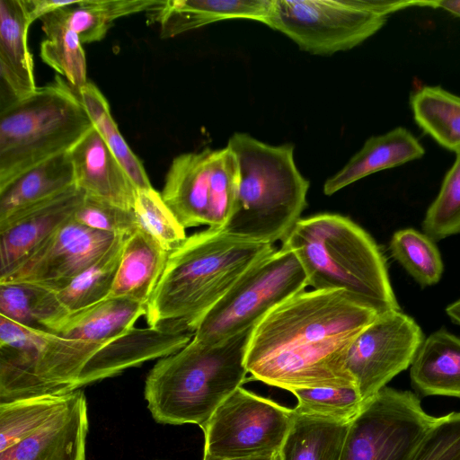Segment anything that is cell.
<instances>
[{"instance_id": "6da1fadb", "label": "cell", "mask_w": 460, "mask_h": 460, "mask_svg": "<svg viewBox=\"0 0 460 460\" xmlns=\"http://www.w3.org/2000/svg\"><path fill=\"white\" fill-rule=\"evenodd\" d=\"M377 314L341 290L295 295L254 326L245 357L251 379L287 391L357 385L348 353Z\"/></svg>"}, {"instance_id": "7a4b0ae2", "label": "cell", "mask_w": 460, "mask_h": 460, "mask_svg": "<svg viewBox=\"0 0 460 460\" xmlns=\"http://www.w3.org/2000/svg\"><path fill=\"white\" fill-rule=\"evenodd\" d=\"M276 249L208 227L172 252L147 305L148 326L195 332L211 308L255 263Z\"/></svg>"}, {"instance_id": "3957f363", "label": "cell", "mask_w": 460, "mask_h": 460, "mask_svg": "<svg viewBox=\"0 0 460 460\" xmlns=\"http://www.w3.org/2000/svg\"><path fill=\"white\" fill-rule=\"evenodd\" d=\"M281 247L296 254L314 289L344 291L378 314L400 310L383 252L349 218L330 213L300 218Z\"/></svg>"}, {"instance_id": "277c9868", "label": "cell", "mask_w": 460, "mask_h": 460, "mask_svg": "<svg viewBox=\"0 0 460 460\" xmlns=\"http://www.w3.org/2000/svg\"><path fill=\"white\" fill-rule=\"evenodd\" d=\"M254 327L218 343L192 339L161 358L146 379L145 398L160 423L201 429L219 405L246 381L245 357Z\"/></svg>"}, {"instance_id": "5b68a950", "label": "cell", "mask_w": 460, "mask_h": 460, "mask_svg": "<svg viewBox=\"0 0 460 460\" xmlns=\"http://www.w3.org/2000/svg\"><path fill=\"white\" fill-rule=\"evenodd\" d=\"M227 146L238 161L239 185L222 230L257 243L283 242L300 220L310 185L295 163V146L270 145L235 132Z\"/></svg>"}, {"instance_id": "8992f818", "label": "cell", "mask_w": 460, "mask_h": 460, "mask_svg": "<svg viewBox=\"0 0 460 460\" xmlns=\"http://www.w3.org/2000/svg\"><path fill=\"white\" fill-rule=\"evenodd\" d=\"M93 124L60 76L0 110V190L27 170L69 150Z\"/></svg>"}, {"instance_id": "52a82bcc", "label": "cell", "mask_w": 460, "mask_h": 460, "mask_svg": "<svg viewBox=\"0 0 460 460\" xmlns=\"http://www.w3.org/2000/svg\"><path fill=\"white\" fill-rule=\"evenodd\" d=\"M106 342L66 339L0 315V403L77 390L84 366Z\"/></svg>"}, {"instance_id": "ba28073f", "label": "cell", "mask_w": 460, "mask_h": 460, "mask_svg": "<svg viewBox=\"0 0 460 460\" xmlns=\"http://www.w3.org/2000/svg\"><path fill=\"white\" fill-rule=\"evenodd\" d=\"M391 0H273L265 24L313 55L351 49L396 12Z\"/></svg>"}, {"instance_id": "9c48e42d", "label": "cell", "mask_w": 460, "mask_h": 460, "mask_svg": "<svg viewBox=\"0 0 460 460\" xmlns=\"http://www.w3.org/2000/svg\"><path fill=\"white\" fill-rule=\"evenodd\" d=\"M308 287L296 254L281 247L251 267L210 309L193 339L208 344L254 327L276 306Z\"/></svg>"}, {"instance_id": "30bf717a", "label": "cell", "mask_w": 460, "mask_h": 460, "mask_svg": "<svg viewBox=\"0 0 460 460\" xmlns=\"http://www.w3.org/2000/svg\"><path fill=\"white\" fill-rule=\"evenodd\" d=\"M239 164L229 146L205 148L176 156L161 192L165 204L186 228L222 229L235 203Z\"/></svg>"}, {"instance_id": "8fae6325", "label": "cell", "mask_w": 460, "mask_h": 460, "mask_svg": "<svg viewBox=\"0 0 460 460\" xmlns=\"http://www.w3.org/2000/svg\"><path fill=\"white\" fill-rule=\"evenodd\" d=\"M436 419L415 394L385 386L349 422L340 460H414Z\"/></svg>"}, {"instance_id": "7c38bea8", "label": "cell", "mask_w": 460, "mask_h": 460, "mask_svg": "<svg viewBox=\"0 0 460 460\" xmlns=\"http://www.w3.org/2000/svg\"><path fill=\"white\" fill-rule=\"evenodd\" d=\"M293 418V408L241 386L219 405L202 428L204 455L239 458L279 454Z\"/></svg>"}, {"instance_id": "4fadbf2b", "label": "cell", "mask_w": 460, "mask_h": 460, "mask_svg": "<svg viewBox=\"0 0 460 460\" xmlns=\"http://www.w3.org/2000/svg\"><path fill=\"white\" fill-rule=\"evenodd\" d=\"M423 341L420 327L400 310L377 314L358 333L349 350L347 368L364 403L411 366Z\"/></svg>"}, {"instance_id": "5bb4252c", "label": "cell", "mask_w": 460, "mask_h": 460, "mask_svg": "<svg viewBox=\"0 0 460 460\" xmlns=\"http://www.w3.org/2000/svg\"><path fill=\"white\" fill-rule=\"evenodd\" d=\"M119 235L89 228L72 218L1 276L0 283H28L58 292L100 260Z\"/></svg>"}, {"instance_id": "9a60e30c", "label": "cell", "mask_w": 460, "mask_h": 460, "mask_svg": "<svg viewBox=\"0 0 460 460\" xmlns=\"http://www.w3.org/2000/svg\"><path fill=\"white\" fill-rule=\"evenodd\" d=\"M84 197L75 185L0 224V277L71 220Z\"/></svg>"}, {"instance_id": "2e32d148", "label": "cell", "mask_w": 460, "mask_h": 460, "mask_svg": "<svg viewBox=\"0 0 460 460\" xmlns=\"http://www.w3.org/2000/svg\"><path fill=\"white\" fill-rule=\"evenodd\" d=\"M193 337L194 333L190 332L133 327L106 342L92 356L79 374L77 389L146 361L172 355L185 347Z\"/></svg>"}, {"instance_id": "e0dca14e", "label": "cell", "mask_w": 460, "mask_h": 460, "mask_svg": "<svg viewBox=\"0 0 460 460\" xmlns=\"http://www.w3.org/2000/svg\"><path fill=\"white\" fill-rule=\"evenodd\" d=\"M68 155L75 184L85 195L133 210L137 189L94 127Z\"/></svg>"}, {"instance_id": "ac0fdd59", "label": "cell", "mask_w": 460, "mask_h": 460, "mask_svg": "<svg viewBox=\"0 0 460 460\" xmlns=\"http://www.w3.org/2000/svg\"><path fill=\"white\" fill-rule=\"evenodd\" d=\"M25 0H0V110L37 90Z\"/></svg>"}, {"instance_id": "d6986e66", "label": "cell", "mask_w": 460, "mask_h": 460, "mask_svg": "<svg viewBox=\"0 0 460 460\" xmlns=\"http://www.w3.org/2000/svg\"><path fill=\"white\" fill-rule=\"evenodd\" d=\"M87 404L75 390L70 404L41 429L0 452V460H85Z\"/></svg>"}, {"instance_id": "ffe728a7", "label": "cell", "mask_w": 460, "mask_h": 460, "mask_svg": "<svg viewBox=\"0 0 460 460\" xmlns=\"http://www.w3.org/2000/svg\"><path fill=\"white\" fill-rule=\"evenodd\" d=\"M273 0H158L146 12L158 22L162 39L228 19H250L265 24Z\"/></svg>"}, {"instance_id": "44dd1931", "label": "cell", "mask_w": 460, "mask_h": 460, "mask_svg": "<svg viewBox=\"0 0 460 460\" xmlns=\"http://www.w3.org/2000/svg\"><path fill=\"white\" fill-rule=\"evenodd\" d=\"M424 153L418 139L402 127L371 137L339 172L326 180L323 192L332 195L362 178L418 159Z\"/></svg>"}, {"instance_id": "7402d4cb", "label": "cell", "mask_w": 460, "mask_h": 460, "mask_svg": "<svg viewBox=\"0 0 460 460\" xmlns=\"http://www.w3.org/2000/svg\"><path fill=\"white\" fill-rule=\"evenodd\" d=\"M169 254L138 226L125 239L108 297H126L146 305L164 270Z\"/></svg>"}, {"instance_id": "603a6c76", "label": "cell", "mask_w": 460, "mask_h": 460, "mask_svg": "<svg viewBox=\"0 0 460 460\" xmlns=\"http://www.w3.org/2000/svg\"><path fill=\"white\" fill-rule=\"evenodd\" d=\"M410 376L424 395L460 398V337L444 329L430 334L418 349Z\"/></svg>"}, {"instance_id": "cb8c5ba5", "label": "cell", "mask_w": 460, "mask_h": 460, "mask_svg": "<svg viewBox=\"0 0 460 460\" xmlns=\"http://www.w3.org/2000/svg\"><path fill=\"white\" fill-rule=\"evenodd\" d=\"M75 185L68 152L27 170L0 190V224Z\"/></svg>"}, {"instance_id": "d4e9b609", "label": "cell", "mask_w": 460, "mask_h": 460, "mask_svg": "<svg viewBox=\"0 0 460 460\" xmlns=\"http://www.w3.org/2000/svg\"><path fill=\"white\" fill-rule=\"evenodd\" d=\"M146 305L126 297H107L75 311L53 332L70 340L106 342L134 327Z\"/></svg>"}, {"instance_id": "484cf974", "label": "cell", "mask_w": 460, "mask_h": 460, "mask_svg": "<svg viewBox=\"0 0 460 460\" xmlns=\"http://www.w3.org/2000/svg\"><path fill=\"white\" fill-rule=\"evenodd\" d=\"M70 312L57 292L28 283H0V315L54 332Z\"/></svg>"}, {"instance_id": "4316f807", "label": "cell", "mask_w": 460, "mask_h": 460, "mask_svg": "<svg viewBox=\"0 0 460 460\" xmlns=\"http://www.w3.org/2000/svg\"><path fill=\"white\" fill-rule=\"evenodd\" d=\"M349 426V422L294 411L291 427L279 452V459L340 460Z\"/></svg>"}, {"instance_id": "83f0119b", "label": "cell", "mask_w": 460, "mask_h": 460, "mask_svg": "<svg viewBox=\"0 0 460 460\" xmlns=\"http://www.w3.org/2000/svg\"><path fill=\"white\" fill-rule=\"evenodd\" d=\"M67 7L40 19L45 33L40 54L42 61L62 75L76 93L88 83L86 58L78 35L68 23Z\"/></svg>"}, {"instance_id": "f1b7e54d", "label": "cell", "mask_w": 460, "mask_h": 460, "mask_svg": "<svg viewBox=\"0 0 460 460\" xmlns=\"http://www.w3.org/2000/svg\"><path fill=\"white\" fill-rule=\"evenodd\" d=\"M416 123L440 146L460 152V97L439 86H424L411 96Z\"/></svg>"}, {"instance_id": "f546056e", "label": "cell", "mask_w": 460, "mask_h": 460, "mask_svg": "<svg viewBox=\"0 0 460 460\" xmlns=\"http://www.w3.org/2000/svg\"><path fill=\"white\" fill-rule=\"evenodd\" d=\"M75 390L0 403V452L31 436L72 402Z\"/></svg>"}, {"instance_id": "4dcf8cb0", "label": "cell", "mask_w": 460, "mask_h": 460, "mask_svg": "<svg viewBox=\"0 0 460 460\" xmlns=\"http://www.w3.org/2000/svg\"><path fill=\"white\" fill-rule=\"evenodd\" d=\"M75 93L86 110L93 127L124 167L137 189L152 188L144 165L120 134L111 116L109 102L98 87L88 82Z\"/></svg>"}, {"instance_id": "1f68e13d", "label": "cell", "mask_w": 460, "mask_h": 460, "mask_svg": "<svg viewBox=\"0 0 460 460\" xmlns=\"http://www.w3.org/2000/svg\"><path fill=\"white\" fill-rule=\"evenodd\" d=\"M128 235H119L113 245L100 260L77 276L66 288L57 292L70 313L109 296Z\"/></svg>"}, {"instance_id": "d6a6232c", "label": "cell", "mask_w": 460, "mask_h": 460, "mask_svg": "<svg viewBox=\"0 0 460 460\" xmlns=\"http://www.w3.org/2000/svg\"><path fill=\"white\" fill-rule=\"evenodd\" d=\"M389 249L393 258L422 288L440 280L444 270L440 252L425 233L412 228L399 230L393 234Z\"/></svg>"}, {"instance_id": "836d02e7", "label": "cell", "mask_w": 460, "mask_h": 460, "mask_svg": "<svg viewBox=\"0 0 460 460\" xmlns=\"http://www.w3.org/2000/svg\"><path fill=\"white\" fill-rule=\"evenodd\" d=\"M288 392L297 399L295 412L337 421L350 422L364 404L357 385L294 388Z\"/></svg>"}, {"instance_id": "e575fe53", "label": "cell", "mask_w": 460, "mask_h": 460, "mask_svg": "<svg viewBox=\"0 0 460 460\" xmlns=\"http://www.w3.org/2000/svg\"><path fill=\"white\" fill-rule=\"evenodd\" d=\"M133 212L138 226L167 252L180 247L188 237L185 228L153 187L137 190Z\"/></svg>"}, {"instance_id": "d590c367", "label": "cell", "mask_w": 460, "mask_h": 460, "mask_svg": "<svg viewBox=\"0 0 460 460\" xmlns=\"http://www.w3.org/2000/svg\"><path fill=\"white\" fill-rule=\"evenodd\" d=\"M422 229L434 241L460 234V152L426 212Z\"/></svg>"}, {"instance_id": "8d00e7d4", "label": "cell", "mask_w": 460, "mask_h": 460, "mask_svg": "<svg viewBox=\"0 0 460 460\" xmlns=\"http://www.w3.org/2000/svg\"><path fill=\"white\" fill-rule=\"evenodd\" d=\"M74 220L89 228L113 234H130L138 224L133 210L85 195Z\"/></svg>"}, {"instance_id": "74e56055", "label": "cell", "mask_w": 460, "mask_h": 460, "mask_svg": "<svg viewBox=\"0 0 460 460\" xmlns=\"http://www.w3.org/2000/svg\"><path fill=\"white\" fill-rule=\"evenodd\" d=\"M66 12L68 23L82 43L102 40L113 22L102 0H77Z\"/></svg>"}, {"instance_id": "f35d334b", "label": "cell", "mask_w": 460, "mask_h": 460, "mask_svg": "<svg viewBox=\"0 0 460 460\" xmlns=\"http://www.w3.org/2000/svg\"><path fill=\"white\" fill-rule=\"evenodd\" d=\"M76 1H58V0H25L29 17L31 23L36 19L55 12L58 9L74 4Z\"/></svg>"}, {"instance_id": "ab89813d", "label": "cell", "mask_w": 460, "mask_h": 460, "mask_svg": "<svg viewBox=\"0 0 460 460\" xmlns=\"http://www.w3.org/2000/svg\"><path fill=\"white\" fill-rule=\"evenodd\" d=\"M428 7L441 8L460 18V0L452 1H429Z\"/></svg>"}, {"instance_id": "60d3db41", "label": "cell", "mask_w": 460, "mask_h": 460, "mask_svg": "<svg viewBox=\"0 0 460 460\" xmlns=\"http://www.w3.org/2000/svg\"><path fill=\"white\" fill-rule=\"evenodd\" d=\"M203 460H279V454L252 456L239 458H218L208 455H204Z\"/></svg>"}, {"instance_id": "b9f144b4", "label": "cell", "mask_w": 460, "mask_h": 460, "mask_svg": "<svg viewBox=\"0 0 460 460\" xmlns=\"http://www.w3.org/2000/svg\"><path fill=\"white\" fill-rule=\"evenodd\" d=\"M446 313L452 322L460 325V298L446 308Z\"/></svg>"}]
</instances>
